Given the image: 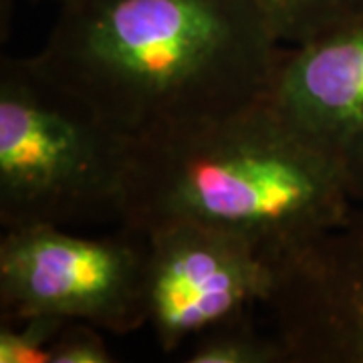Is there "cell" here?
<instances>
[{"label":"cell","instance_id":"obj_11","mask_svg":"<svg viewBox=\"0 0 363 363\" xmlns=\"http://www.w3.org/2000/svg\"><path fill=\"white\" fill-rule=\"evenodd\" d=\"M104 329L85 321H67L51 350V363H111Z\"/></svg>","mask_w":363,"mask_h":363},{"label":"cell","instance_id":"obj_8","mask_svg":"<svg viewBox=\"0 0 363 363\" xmlns=\"http://www.w3.org/2000/svg\"><path fill=\"white\" fill-rule=\"evenodd\" d=\"M188 363H286L281 341L262 335L250 311L214 325L192 341Z\"/></svg>","mask_w":363,"mask_h":363},{"label":"cell","instance_id":"obj_12","mask_svg":"<svg viewBox=\"0 0 363 363\" xmlns=\"http://www.w3.org/2000/svg\"><path fill=\"white\" fill-rule=\"evenodd\" d=\"M33 2H55L57 6H61V4H67V2H71V0H33Z\"/></svg>","mask_w":363,"mask_h":363},{"label":"cell","instance_id":"obj_7","mask_svg":"<svg viewBox=\"0 0 363 363\" xmlns=\"http://www.w3.org/2000/svg\"><path fill=\"white\" fill-rule=\"evenodd\" d=\"M269 97L331 164L351 202H363V11L286 47Z\"/></svg>","mask_w":363,"mask_h":363},{"label":"cell","instance_id":"obj_13","mask_svg":"<svg viewBox=\"0 0 363 363\" xmlns=\"http://www.w3.org/2000/svg\"><path fill=\"white\" fill-rule=\"evenodd\" d=\"M355 2V11H363V0H353Z\"/></svg>","mask_w":363,"mask_h":363},{"label":"cell","instance_id":"obj_10","mask_svg":"<svg viewBox=\"0 0 363 363\" xmlns=\"http://www.w3.org/2000/svg\"><path fill=\"white\" fill-rule=\"evenodd\" d=\"M67 319L28 315L0 319V363H51V350Z\"/></svg>","mask_w":363,"mask_h":363},{"label":"cell","instance_id":"obj_3","mask_svg":"<svg viewBox=\"0 0 363 363\" xmlns=\"http://www.w3.org/2000/svg\"><path fill=\"white\" fill-rule=\"evenodd\" d=\"M125 142L28 57L0 65L2 228L116 218Z\"/></svg>","mask_w":363,"mask_h":363},{"label":"cell","instance_id":"obj_1","mask_svg":"<svg viewBox=\"0 0 363 363\" xmlns=\"http://www.w3.org/2000/svg\"><path fill=\"white\" fill-rule=\"evenodd\" d=\"M285 51L255 0H71L28 61L131 140L259 101Z\"/></svg>","mask_w":363,"mask_h":363},{"label":"cell","instance_id":"obj_2","mask_svg":"<svg viewBox=\"0 0 363 363\" xmlns=\"http://www.w3.org/2000/svg\"><path fill=\"white\" fill-rule=\"evenodd\" d=\"M351 206L335 169L267 93L233 113L128 140L116 220L138 234L169 222L226 228L274 260Z\"/></svg>","mask_w":363,"mask_h":363},{"label":"cell","instance_id":"obj_6","mask_svg":"<svg viewBox=\"0 0 363 363\" xmlns=\"http://www.w3.org/2000/svg\"><path fill=\"white\" fill-rule=\"evenodd\" d=\"M262 305L286 363H363V202L272 260Z\"/></svg>","mask_w":363,"mask_h":363},{"label":"cell","instance_id":"obj_4","mask_svg":"<svg viewBox=\"0 0 363 363\" xmlns=\"http://www.w3.org/2000/svg\"><path fill=\"white\" fill-rule=\"evenodd\" d=\"M143 234L79 236L63 226L4 228L0 319L55 315L125 335L147 325Z\"/></svg>","mask_w":363,"mask_h":363},{"label":"cell","instance_id":"obj_9","mask_svg":"<svg viewBox=\"0 0 363 363\" xmlns=\"http://www.w3.org/2000/svg\"><path fill=\"white\" fill-rule=\"evenodd\" d=\"M255 4L285 47L323 35L355 11L353 0H255Z\"/></svg>","mask_w":363,"mask_h":363},{"label":"cell","instance_id":"obj_5","mask_svg":"<svg viewBox=\"0 0 363 363\" xmlns=\"http://www.w3.org/2000/svg\"><path fill=\"white\" fill-rule=\"evenodd\" d=\"M143 236L145 317L166 353L214 325L252 311L269 295L271 255L247 234L169 222Z\"/></svg>","mask_w":363,"mask_h":363}]
</instances>
